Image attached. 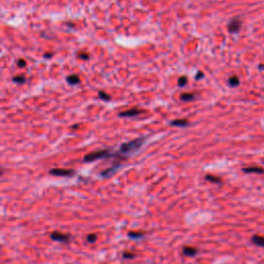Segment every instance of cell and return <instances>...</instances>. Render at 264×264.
<instances>
[{"label":"cell","mask_w":264,"mask_h":264,"mask_svg":"<svg viewBox=\"0 0 264 264\" xmlns=\"http://www.w3.org/2000/svg\"><path fill=\"white\" fill-rule=\"evenodd\" d=\"M145 140V137H142V138H136V139H133L131 142H125L120 147L119 151H118L117 154H114V156H121V157H127L128 155H131V154L135 153L136 151L140 149L142 145H144Z\"/></svg>","instance_id":"1"},{"label":"cell","mask_w":264,"mask_h":264,"mask_svg":"<svg viewBox=\"0 0 264 264\" xmlns=\"http://www.w3.org/2000/svg\"><path fill=\"white\" fill-rule=\"evenodd\" d=\"M111 156H114V154H111L108 150H100V151L92 152V153L86 155L84 158V161L85 162H93V161H96L98 159L111 157Z\"/></svg>","instance_id":"2"},{"label":"cell","mask_w":264,"mask_h":264,"mask_svg":"<svg viewBox=\"0 0 264 264\" xmlns=\"http://www.w3.org/2000/svg\"><path fill=\"white\" fill-rule=\"evenodd\" d=\"M50 173L57 176H72L74 174V171L71 169H62V168H54L51 169Z\"/></svg>","instance_id":"3"},{"label":"cell","mask_w":264,"mask_h":264,"mask_svg":"<svg viewBox=\"0 0 264 264\" xmlns=\"http://www.w3.org/2000/svg\"><path fill=\"white\" fill-rule=\"evenodd\" d=\"M240 27H241V22L239 21L238 19H233L228 24V30L231 33H236L239 31Z\"/></svg>","instance_id":"4"},{"label":"cell","mask_w":264,"mask_h":264,"mask_svg":"<svg viewBox=\"0 0 264 264\" xmlns=\"http://www.w3.org/2000/svg\"><path fill=\"white\" fill-rule=\"evenodd\" d=\"M142 113V111H140V109H138V108H131L126 111H122V113H120L119 117H125V118L136 117V116H138Z\"/></svg>","instance_id":"5"},{"label":"cell","mask_w":264,"mask_h":264,"mask_svg":"<svg viewBox=\"0 0 264 264\" xmlns=\"http://www.w3.org/2000/svg\"><path fill=\"white\" fill-rule=\"evenodd\" d=\"M51 238L53 239V240H56V241H60V243H67V241L69 240V237L68 235H66V234H63L61 233V232H53L52 234H51Z\"/></svg>","instance_id":"6"},{"label":"cell","mask_w":264,"mask_h":264,"mask_svg":"<svg viewBox=\"0 0 264 264\" xmlns=\"http://www.w3.org/2000/svg\"><path fill=\"white\" fill-rule=\"evenodd\" d=\"M170 125L176 126V127H186V126H189V122L185 119H178L170 122Z\"/></svg>","instance_id":"7"},{"label":"cell","mask_w":264,"mask_h":264,"mask_svg":"<svg viewBox=\"0 0 264 264\" xmlns=\"http://www.w3.org/2000/svg\"><path fill=\"white\" fill-rule=\"evenodd\" d=\"M183 253H184V255H186V256L192 257L197 254V249H195V248L193 247H185L184 250H183Z\"/></svg>","instance_id":"8"},{"label":"cell","mask_w":264,"mask_h":264,"mask_svg":"<svg viewBox=\"0 0 264 264\" xmlns=\"http://www.w3.org/2000/svg\"><path fill=\"white\" fill-rule=\"evenodd\" d=\"M252 241L257 246H260V247L264 248V236L261 235H255L252 237Z\"/></svg>","instance_id":"9"},{"label":"cell","mask_w":264,"mask_h":264,"mask_svg":"<svg viewBox=\"0 0 264 264\" xmlns=\"http://www.w3.org/2000/svg\"><path fill=\"white\" fill-rule=\"evenodd\" d=\"M67 82H68V84L70 85H77L80 83V77L79 75L77 74H71V75H68V77H66Z\"/></svg>","instance_id":"10"},{"label":"cell","mask_w":264,"mask_h":264,"mask_svg":"<svg viewBox=\"0 0 264 264\" xmlns=\"http://www.w3.org/2000/svg\"><path fill=\"white\" fill-rule=\"evenodd\" d=\"M243 171L248 172V173H263L264 169L261 168V167H248V168H243Z\"/></svg>","instance_id":"11"},{"label":"cell","mask_w":264,"mask_h":264,"mask_svg":"<svg viewBox=\"0 0 264 264\" xmlns=\"http://www.w3.org/2000/svg\"><path fill=\"white\" fill-rule=\"evenodd\" d=\"M181 99H182L183 101H191V100L195 99V95L192 93H183L182 95H181Z\"/></svg>","instance_id":"12"},{"label":"cell","mask_w":264,"mask_h":264,"mask_svg":"<svg viewBox=\"0 0 264 264\" xmlns=\"http://www.w3.org/2000/svg\"><path fill=\"white\" fill-rule=\"evenodd\" d=\"M228 84H229L230 87H237L239 85V79L236 75L230 77L229 80H228Z\"/></svg>","instance_id":"13"},{"label":"cell","mask_w":264,"mask_h":264,"mask_svg":"<svg viewBox=\"0 0 264 264\" xmlns=\"http://www.w3.org/2000/svg\"><path fill=\"white\" fill-rule=\"evenodd\" d=\"M13 80L15 83H18V84H23V83H25L26 77L25 75H17V77H13Z\"/></svg>","instance_id":"14"},{"label":"cell","mask_w":264,"mask_h":264,"mask_svg":"<svg viewBox=\"0 0 264 264\" xmlns=\"http://www.w3.org/2000/svg\"><path fill=\"white\" fill-rule=\"evenodd\" d=\"M128 236L131 238H139L142 236H144V233L142 232H129Z\"/></svg>","instance_id":"15"},{"label":"cell","mask_w":264,"mask_h":264,"mask_svg":"<svg viewBox=\"0 0 264 264\" xmlns=\"http://www.w3.org/2000/svg\"><path fill=\"white\" fill-rule=\"evenodd\" d=\"M188 83V79L186 77H181L180 79H178V87H184L187 85Z\"/></svg>","instance_id":"16"},{"label":"cell","mask_w":264,"mask_h":264,"mask_svg":"<svg viewBox=\"0 0 264 264\" xmlns=\"http://www.w3.org/2000/svg\"><path fill=\"white\" fill-rule=\"evenodd\" d=\"M205 178H206L207 181H209V182H212V183H220L221 182V180L219 178L214 176H209V174L205 176Z\"/></svg>","instance_id":"17"},{"label":"cell","mask_w":264,"mask_h":264,"mask_svg":"<svg viewBox=\"0 0 264 264\" xmlns=\"http://www.w3.org/2000/svg\"><path fill=\"white\" fill-rule=\"evenodd\" d=\"M98 96H99V98H101L102 100H109V99H111V97L108 96V94H106L105 92H103V91H99V92H98Z\"/></svg>","instance_id":"18"},{"label":"cell","mask_w":264,"mask_h":264,"mask_svg":"<svg viewBox=\"0 0 264 264\" xmlns=\"http://www.w3.org/2000/svg\"><path fill=\"white\" fill-rule=\"evenodd\" d=\"M96 239H97V236H96L95 234H89V235L87 236V240H88L89 243H95Z\"/></svg>","instance_id":"19"},{"label":"cell","mask_w":264,"mask_h":264,"mask_svg":"<svg viewBox=\"0 0 264 264\" xmlns=\"http://www.w3.org/2000/svg\"><path fill=\"white\" fill-rule=\"evenodd\" d=\"M17 65L20 67V68H22V67H25L26 66V61L23 59H19L17 61Z\"/></svg>","instance_id":"20"},{"label":"cell","mask_w":264,"mask_h":264,"mask_svg":"<svg viewBox=\"0 0 264 264\" xmlns=\"http://www.w3.org/2000/svg\"><path fill=\"white\" fill-rule=\"evenodd\" d=\"M123 257H124V258H128V259H130V258H133V254H132V253L126 252V253H124V254H123Z\"/></svg>","instance_id":"21"},{"label":"cell","mask_w":264,"mask_h":264,"mask_svg":"<svg viewBox=\"0 0 264 264\" xmlns=\"http://www.w3.org/2000/svg\"><path fill=\"white\" fill-rule=\"evenodd\" d=\"M80 58H82V59H84V60H88L89 59V56L88 55H85V53H80Z\"/></svg>","instance_id":"22"},{"label":"cell","mask_w":264,"mask_h":264,"mask_svg":"<svg viewBox=\"0 0 264 264\" xmlns=\"http://www.w3.org/2000/svg\"><path fill=\"white\" fill-rule=\"evenodd\" d=\"M203 77V73L202 72H198L197 74H196V80H199L200 77Z\"/></svg>","instance_id":"23"},{"label":"cell","mask_w":264,"mask_h":264,"mask_svg":"<svg viewBox=\"0 0 264 264\" xmlns=\"http://www.w3.org/2000/svg\"><path fill=\"white\" fill-rule=\"evenodd\" d=\"M44 57H46V58L52 57V54H51V53H46V55H44Z\"/></svg>","instance_id":"24"},{"label":"cell","mask_w":264,"mask_h":264,"mask_svg":"<svg viewBox=\"0 0 264 264\" xmlns=\"http://www.w3.org/2000/svg\"><path fill=\"white\" fill-rule=\"evenodd\" d=\"M259 69H264V65H259Z\"/></svg>","instance_id":"25"}]
</instances>
